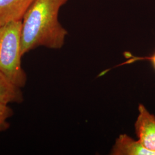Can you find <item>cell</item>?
<instances>
[{"label":"cell","mask_w":155,"mask_h":155,"mask_svg":"<svg viewBox=\"0 0 155 155\" xmlns=\"http://www.w3.org/2000/svg\"><path fill=\"white\" fill-rule=\"evenodd\" d=\"M13 114V111L6 104L0 103V132L5 130L9 127L7 119Z\"/></svg>","instance_id":"52a82bcc"},{"label":"cell","mask_w":155,"mask_h":155,"mask_svg":"<svg viewBox=\"0 0 155 155\" xmlns=\"http://www.w3.org/2000/svg\"><path fill=\"white\" fill-rule=\"evenodd\" d=\"M68 0H35L24 14L21 26V54L39 47L59 49L68 32L59 21V13Z\"/></svg>","instance_id":"6da1fadb"},{"label":"cell","mask_w":155,"mask_h":155,"mask_svg":"<svg viewBox=\"0 0 155 155\" xmlns=\"http://www.w3.org/2000/svg\"><path fill=\"white\" fill-rule=\"evenodd\" d=\"M124 56L125 58L127 59V61L121 64H119L118 66H121L125 64H129L131 63H134L136 61H143V60H147L150 62L152 66L155 70V52H154L152 55L150 56H145V57H140V56H133L131 53L129 52H125L124 53Z\"/></svg>","instance_id":"ba28073f"},{"label":"cell","mask_w":155,"mask_h":155,"mask_svg":"<svg viewBox=\"0 0 155 155\" xmlns=\"http://www.w3.org/2000/svg\"><path fill=\"white\" fill-rule=\"evenodd\" d=\"M114 155H155V152L146 149L139 140L127 134H121L117 139L111 152Z\"/></svg>","instance_id":"5b68a950"},{"label":"cell","mask_w":155,"mask_h":155,"mask_svg":"<svg viewBox=\"0 0 155 155\" xmlns=\"http://www.w3.org/2000/svg\"><path fill=\"white\" fill-rule=\"evenodd\" d=\"M139 115L134 124L138 140L146 149L155 152V116L140 104Z\"/></svg>","instance_id":"3957f363"},{"label":"cell","mask_w":155,"mask_h":155,"mask_svg":"<svg viewBox=\"0 0 155 155\" xmlns=\"http://www.w3.org/2000/svg\"><path fill=\"white\" fill-rule=\"evenodd\" d=\"M21 26L22 20L0 27V71L21 88L27 81L21 66Z\"/></svg>","instance_id":"7a4b0ae2"},{"label":"cell","mask_w":155,"mask_h":155,"mask_svg":"<svg viewBox=\"0 0 155 155\" xmlns=\"http://www.w3.org/2000/svg\"><path fill=\"white\" fill-rule=\"evenodd\" d=\"M24 101L21 87L0 71V103H21Z\"/></svg>","instance_id":"8992f818"},{"label":"cell","mask_w":155,"mask_h":155,"mask_svg":"<svg viewBox=\"0 0 155 155\" xmlns=\"http://www.w3.org/2000/svg\"><path fill=\"white\" fill-rule=\"evenodd\" d=\"M35 0H0V27L8 22L21 21Z\"/></svg>","instance_id":"277c9868"}]
</instances>
